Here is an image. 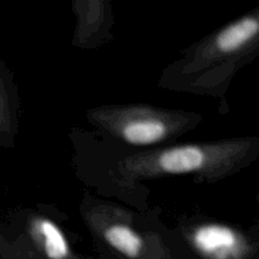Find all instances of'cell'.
<instances>
[{"label":"cell","instance_id":"cell-2","mask_svg":"<svg viewBox=\"0 0 259 259\" xmlns=\"http://www.w3.org/2000/svg\"><path fill=\"white\" fill-rule=\"evenodd\" d=\"M209 154L199 146H180L167 149L157 158L156 163L166 174H189L199 171L207 163Z\"/></svg>","mask_w":259,"mask_h":259},{"label":"cell","instance_id":"cell-1","mask_svg":"<svg viewBox=\"0 0 259 259\" xmlns=\"http://www.w3.org/2000/svg\"><path fill=\"white\" fill-rule=\"evenodd\" d=\"M196 249L207 259H242L243 247L239 238L222 225H205L194 235Z\"/></svg>","mask_w":259,"mask_h":259},{"label":"cell","instance_id":"cell-5","mask_svg":"<svg viewBox=\"0 0 259 259\" xmlns=\"http://www.w3.org/2000/svg\"><path fill=\"white\" fill-rule=\"evenodd\" d=\"M109 245L129 259H139L143 254V240L125 225H111L105 230Z\"/></svg>","mask_w":259,"mask_h":259},{"label":"cell","instance_id":"cell-3","mask_svg":"<svg viewBox=\"0 0 259 259\" xmlns=\"http://www.w3.org/2000/svg\"><path fill=\"white\" fill-rule=\"evenodd\" d=\"M258 32L259 22L257 18H243L222 30L218 34L215 45L220 52H234L252 40L258 34Z\"/></svg>","mask_w":259,"mask_h":259},{"label":"cell","instance_id":"cell-4","mask_svg":"<svg viewBox=\"0 0 259 259\" xmlns=\"http://www.w3.org/2000/svg\"><path fill=\"white\" fill-rule=\"evenodd\" d=\"M166 133V125L157 119H137L126 123L121 129L123 138L136 146L156 143L161 141Z\"/></svg>","mask_w":259,"mask_h":259},{"label":"cell","instance_id":"cell-6","mask_svg":"<svg viewBox=\"0 0 259 259\" xmlns=\"http://www.w3.org/2000/svg\"><path fill=\"white\" fill-rule=\"evenodd\" d=\"M38 230L42 237L40 239L46 257L48 259H68L70 248L57 225L50 220H40L38 223Z\"/></svg>","mask_w":259,"mask_h":259}]
</instances>
